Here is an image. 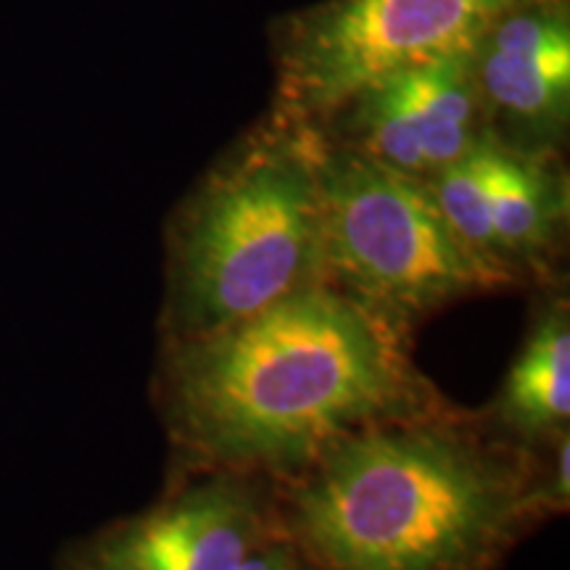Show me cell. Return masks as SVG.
Returning a JSON list of instances; mask_svg holds the SVG:
<instances>
[{
  "instance_id": "1",
  "label": "cell",
  "mask_w": 570,
  "mask_h": 570,
  "mask_svg": "<svg viewBox=\"0 0 570 570\" xmlns=\"http://www.w3.org/2000/svg\"><path fill=\"white\" fill-rule=\"evenodd\" d=\"M156 410L180 473L283 481L362 428L444 407L412 333L333 283L161 346Z\"/></svg>"
},
{
  "instance_id": "2",
  "label": "cell",
  "mask_w": 570,
  "mask_h": 570,
  "mask_svg": "<svg viewBox=\"0 0 570 570\" xmlns=\"http://www.w3.org/2000/svg\"><path fill=\"white\" fill-rule=\"evenodd\" d=\"M539 458L446 402L275 481L277 523L317 570H502L537 529L525 491Z\"/></svg>"
},
{
  "instance_id": "3",
  "label": "cell",
  "mask_w": 570,
  "mask_h": 570,
  "mask_svg": "<svg viewBox=\"0 0 570 570\" xmlns=\"http://www.w3.org/2000/svg\"><path fill=\"white\" fill-rule=\"evenodd\" d=\"M323 132L275 114L185 198L167 235L161 346L327 283Z\"/></svg>"
},
{
  "instance_id": "4",
  "label": "cell",
  "mask_w": 570,
  "mask_h": 570,
  "mask_svg": "<svg viewBox=\"0 0 570 570\" xmlns=\"http://www.w3.org/2000/svg\"><path fill=\"white\" fill-rule=\"evenodd\" d=\"M320 183L327 283L407 333L462 298L523 283L452 230L425 180L325 132Z\"/></svg>"
},
{
  "instance_id": "5",
  "label": "cell",
  "mask_w": 570,
  "mask_h": 570,
  "mask_svg": "<svg viewBox=\"0 0 570 570\" xmlns=\"http://www.w3.org/2000/svg\"><path fill=\"white\" fill-rule=\"evenodd\" d=\"M523 3L529 0H327L285 32L275 114L320 130L381 77L475 51Z\"/></svg>"
},
{
  "instance_id": "6",
  "label": "cell",
  "mask_w": 570,
  "mask_h": 570,
  "mask_svg": "<svg viewBox=\"0 0 570 570\" xmlns=\"http://www.w3.org/2000/svg\"><path fill=\"white\" fill-rule=\"evenodd\" d=\"M277 525L273 481L183 473L148 508L69 541L56 570H238Z\"/></svg>"
},
{
  "instance_id": "7",
  "label": "cell",
  "mask_w": 570,
  "mask_h": 570,
  "mask_svg": "<svg viewBox=\"0 0 570 570\" xmlns=\"http://www.w3.org/2000/svg\"><path fill=\"white\" fill-rule=\"evenodd\" d=\"M331 122L344 125V138L336 142L420 180L494 135L475 77V51L446 53L381 77Z\"/></svg>"
},
{
  "instance_id": "8",
  "label": "cell",
  "mask_w": 570,
  "mask_h": 570,
  "mask_svg": "<svg viewBox=\"0 0 570 570\" xmlns=\"http://www.w3.org/2000/svg\"><path fill=\"white\" fill-rule=\"evenodd\" d=\"M475 77L491 130L504 142L552 151L570 114V19L566 0H529L504 13L475 48Z\"/></svg>"
},
{
  "instance_id": "9",
  "label": "cell",
  "mask_w": 570,
  "mask_h": 570,
  "mask_svg": "<svg viewBox=\"0 0 570 570\" xmlns=\"http://www.w3.org/2000/svg\"><path fill=\"white\" fill-rule=\"evenodd\" d=\"M487 423L523 449H544L570 433V304L554 288L533 312L523 346L483 412Z\"/></svg>"
},
{
  "instance_id": "10",
  "label": "cell",
  "mask_w": 570,
  "mask_h": 570,
  "mask_svg": "<svg viewBox=\"0 0 570 570\" xmlns=\"http://www.w3.org/2000/svg\"><path fill=\"white\" fill-rule=\"evenodd\" d=\"M489 209L499 252L525 281H541L568 217L566 177L552 151L489 142Z\"/></svg>"
},
{
  "instance_id": "11",
  "label": "cell",
  "mask_w": 570,
  "mask_h": 570,
  "mask_svg": "<svg viewBox=\"0 0 570 570\" xmlns=\"http://www.w3.org/2000/svg\"><path fill=\"white\" fill-rule=\"evenodd\" d=\"M494 135H489L475 151L462 156L460 161L449 164L425 180L433 202L452 225V230L460 235L465 244L497 265L512 269L499 252L494 225H491L489 209V142ZM518 273V269H512ZM520 275V273H518ZM523 277V275H520ZM525 281V277H523Z\"/></svg>"
},
{
  "instance_id": "12",
  "label": "cell",
  "mask_w": 570,
  "mask_h": 570,
  "mask_svg": "<svg viewBox=\"0 0 570 570\" xmlns=\"http://www.w3.org/2000/svg\"><path fill=\"white\" fill-rule=\"evenodd\" d=\"M238 570H317V566L306 558L302 547L277 525L262 544H256L254 550L246 554V560L240 562Z\"/></svg>"
}]
</instances>
